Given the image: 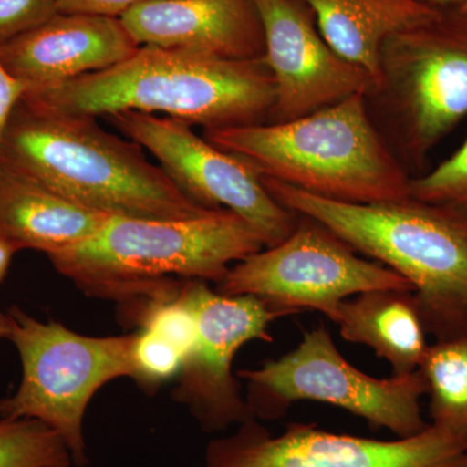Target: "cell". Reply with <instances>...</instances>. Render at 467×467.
Masks as SVG:
<instances>
[{
  "label": "cell",
  "mask_w": 467,
  "mask_h": 467,
  "mask_svg": "<svg viewBox=\"0 0 467 467\" xmlns=\"http://www.w3.org/2000/svg\"><path fill=\"white\" fill-rule=\"evenodd\" d=\"M184 294L195 315L198 337L178 376L175 399L205 431L241 426L254 416L233 376L234 358L252 340L272 343L269 326L281 316L257 297L221 294L204 281L186 279Z\"/></svg>",
  "instance_id": "obj_12"
},
{
  "label": "cell",
  "mask_w": 467,
  "mask_h": 467,
  "mask_svg": "<svg viewBox=\"0 0 467 467\" xmlns=\"http://www.w3.org/2000/svg\"><path fill=\"white\" fill-rule=\"evenodd\" d=\"M156 0H55L60 14H90L121 17L126 12L144 3Z\"/></svg>",
  "instance_id": "obj_24"
},
{
  "label": "cell",
  "mask_w": 467,
  "mask_h": 467,
  "mask_svg": "<svg viewBox=\"0 0 467 467\" xmlns=\"http://www.w3.org/2000/svg\"><path fill=\"white\" fill-rule=\"evenodd\" d=\"M133 379L144 389H155L162 382L180 376L183 358L173 344L152 331L134 333Z\"/></svg>",
  "instance_id": "obj_22"
},
{
  "label": "cell",
  "mask_w": 467,
  "mask_h": 467,
  "mask_svg": "<svg viewBox=\"0 0 467 467\" xmlns=\"http://www.w3.org/2000/svg\"><path fill=\"white\" fill-rule=\"evenodd\" d=\"M0 165L109 216L180 220L213 212L95 117L46 112L23 99L3 135Z\"/></svg>",
  "instance_id": "obj_2"
},
{
  "label": "cell",
  "mask_w": 467,
  "mask_h": 467,
  "mask_svg": "<svg viewBox=\"0 0 467 467\" xmlns=\"http://www.w3.org/2000/svg\"><path fill=\"white\" fill-rule=\"evenodd\" d=\"M373 290L413 287L306 214L284 242L234 264L217 284L221 294L251 295L281 317L318 312L333 322L343 301Z\"/></svg>",
  "instance_id": "obj_9"
},
{
  "label": "cell",
  "mask_w": 467,
  "mask_h": 467,
  "mask_svg": "<svg viewBox=\"0 0 467 467\" xmlns=\"http://www.w3.org/2000/svg\"><path fill=\"white\" fill-rule=\"evenodd\" d=\"M58 14L55 0H0V46Z\"/></svg>",
  "instance_id": "obj_23"
},
{
  "label": "cell",
  "mask_w": 467,
  "mask_h": 467,
  "mask_svg": "<svg viewBox=\"0 0 467 467\" xmlns=\"http://www.w3.org/2000/svg\"><path fill=\"white\" fill-rule=\"evenodd\" d=\"M21 251L20 247L8 239L7 236L0 234V282L7 275L8 267L11 265V261L14 259L15 254Z\"/></svg>",
  "instance_id": "obj_26"
},
{
  "label": "cell",
  "mask_w": 467,
  "mask_h": 467,
  "mask_svg": "<svg viewBox=\"0 0 467 467\" xmlns=\"http://www.w3.org/2000/svg\"><path fill=\"white\" fill-rule=\"evenodd\" d=\"M12 322L8 313H0V337H8L11 335Z\"/></svg>",
  "instance_id": "obj_28"
},
{
  "label": "cell",
  "mask_w": 467,
  "mask_h": 467,
  "mask_svg": "<svg viewBox=\"0 0 467 467\" xmlns=\"http://www.w3.org/2000/svg\"><path fill=\"white\" fill-rule=\"evenodd\" d=\"M371 121L411 178L467 116V12L438 16L392 36L379 77L365 95Z\"/></svg>",
  "instance_id": "obj_6"
},
{
  "label": "cell",
  "mask_w": 467,
  "mask_h": 467,
  "mask_svg": "<svg viewBox=\"0 0 467 467\" xmlns=\"http://www.w3.org/2000/svg\"><path fill=\"white\" fill-rule=\"evenodd\" d=\"M340 337L373 349L392 376L420 368L430 343L413 291L373 290L343 301L334 321Z\"/></svg>",
  "instance_id": "obj_17"
},
{
  "label": "cell",
  "mask_w": 467,
  "mask_h": 467,
  "mask_svg": "<svg viewBox=\"0 0 467 467\" xmlns=\"http://www.w3.org/2000/svg\"><path fill=\"white\" fill-rule=\"evenodd\" d=\"M140 47L119 17L58 12L0 46V60L30 90L109 69Z\"/></svg>",
  "instance_id": "obj_14"
},
{
  "label": "cell",
  "mask_w": 467,
  "mask_h": 467,
  "mask_svg": "<svg viewBox=\"0 0 467 467\" xmlns=\"http://www.w3.org/2000/svg\"><path fill=\"white\" fill-rule=\"evenodd\" d=\"M263 177L328 201L373 204L410 196V175L368 116L365 95L282 124L204 130Z\"/></svg>",
  "instance_id": "obj_4"
},
{
  "label": "cell",
  "mask_w": 467,
  "mask_h": 467,
  "mask_svg": "<svg viewBox=\"0 0 467 467\" xmlns=\"http://www.w3.org/2000/svg\"><path fill=\"white\" fill-rule=\"evenodd\" d=\"M275 100L265 57L229 60L153 46H140L109 69L30 88L23 97L58 115L162 113L204 130L265 124Z\"/></svg>",
  "instance_id": "obj_1"
},
{
  "label": "cell",
  "mask_w": 467,
  "mask_h": 467,
  "mask_svg": "<svg viewBox=\"0 0 467 467\" xmlns=\"http://www.w3.org/2000/svg\"><path fill=\"white\" fill-rule=\"evenodd\" d=\"M239 377L250 386L247 404L254 418L276 420L295 402L316 401L344 409L398 438L429 426L420 408L426 384L420 370L384 379L368 376L344 358L324 325L306 331L282 358L239 371Z\"/></svg>",
  "instance_id": "obj_8"
},
{
  "label": "cell",
  "mask_w": 467,
  "mask_h": 467,
  "mask_svg": "<svg viewBox=\"0 0 467 467\" xmlns=\"http://www.w3.org/2000/svg\"><path fill=\"white\" fill-rule=\"evenodd\" d=\"M107 119L158 160L186 195L202 207L238 214L259 233L265 247H275L294 232L299 214L279 204L244 160L209 143L192 125L143 112Z\"/></svg>",
  "instance_id": "obj_10"
},
{
  "label": "cell",
  "mask_w": 467,
  "mask_h": 467,
  "mask_svg": "<svg viewBox=\"0 0 467 467\" xmlns=\"http://www.w3.org/2000/svg\"><path fill=\"white\" fill-rule=\"evenodd\" d=\"M263 248L247 221L218 209L180 220L112 216L88 241L47 257L90 296L128 303L173 279L218 284L233 263Z\"/></svg>",
  "instance_id": "obj_5"
},
{
  "label": "cell",
  "mask_w": 467,
  "mask_h": 467,
  "mask_svg": "<svg viewBox=\"0 0 467 467\" xmlns=\"http://www.w3.org/2000/svg\"><path fill=\"white\" fill-rule=\"evenodd\" d=\"M66 441L30 418H0V467H72Z\"/></svg>",
  "instance_id": "obj_20"
},
{
  "label": "cell",
  "mask_w": 467,
  "mask_h": 467,
  "mask_svg": "<svg viewBox=\"0 0 467 467\" xmlns=\"http://www.w3.org/2000/svg\"><path fill=\"white\" fill-rule=\"evenodd\" d=\"M461 11L467 12V0H463L462 5L459 8Z\"/></svg>",
  "instance_id": "obj_29"
},
{
  "label": "cell",
  "mask_w": 467,
  "mask_h": 467,
  "mask_svg": "<svg viewBox=\"0 0 467 467\" xmlns=\"http://www.w3.org/2000/svg\"><path fill=\"white\" fill-rule=\"evenodd\" d=\"M418 370L425 380L431 425L467 444V335L430 344Z\"/></svg>",
  "instance_id": "obj_19"
},
{
  "label": "cell",
  "mask_w": 467,
  "mask_h": 467,
  "mask_svg": "<svg viewBox=\"0 0 467 467\" xmlns=\"http://www.w3.org/2000/svg\"><path fill=\"white\" fill-rule=\"evenodd\" d=\"M260 178L270 195L288 211L315 218L358 254L407 279L427 333L435 340L467 335L465 221L413 196L352 204Z\"/></svg>",
  "instance_id": "obj_3"
},
{
  "label": "cell",
  "mask_w": 467,
  "mask_h": 467,
  "mask_svg": "<svg viewBox=\"0 0 467 467\" xmlns=\"http://www.w3.org/2000/svg\"><path fill=\"white\" fill-rule=\"evenodd\" d=\"M410 196L467 223V138L438 167L410 180Z\"/></svg>",
  "instance_id": "obj_21"
},
{
  "label": "cell",
  "mask_w": 467,
  "mask_h": 467,
  "mask_svg": "<svg viewBox=\"0 0 467 467\" xmlns=\"http://www.w3.org/2000/svg\"><path fill=\"white\" fill-rule=\"evenodd\" d=\"M275 100L266 124H282L373 90V77L340 57L303 0H254Z\"/></svg>",
  "instance_id": "obj_13"
},
{
  "label": "cell",
  "mask_w": 467,
  "mask_h": 467,
  "mask_svg": "<svg viewBox=\"0 0 467 467\" xmlns=\"http://www.w3.org/2000/svg\"><path fill=\"white\" fill-rule=\"evenodd\" d=\"M26 88L15 77H12L0 60V146L9 119L23 99Z\"/></svg>",
  "instance_id": "obj_25"
},
{
  "label": "cell",
  "mask_w": 467,
  "mask_h": 467,
  "mask_svg": "<svg viewBox=\"0 0 467 467\" xmlns=\"http://www.w3.org/2000/svg\"><path fill=\"white\" fill-rule=\"evenodd\" d=\"M417 2L439 9H456L461 7L463 0H417Z\"/></svg>",
  "instance_id": "obj_27"
},
{
  "label": "cell",
  "mask_w": 467,
  "mask_h": 467,
  "mask_svg": "<svg viewBox=\"0 0 467 467\" xmlns=\"http://www.w3.org/2000/svg\"><path fill=\"white\" fill-rule=\"evenodd\" d=\"M119 18L140 46L229 60L265 55L263 21L254 0H156Z\"/></svg>",
  "instance_id": "obj_15"
},
{
  "label": "cell",
  "mask_w": 467,
  "mask_h": 467,
  "mask_svg": "<svg viewBox=\"0 0 467 467\" xmlns=\"http://www.w3.org/2000/svg\"><path fill=\"white\" fill-rule=\"evenodd\" d=\"M326 42L340 57L379 77L384 42L438 16L441 9L417 0H303Z\"/></svg>",
  "instance_id": "obj_18"
},
{
  "label": "cell",
  "mask_w": 467,
  "mask_h": 467,
  "mask_svg": "<svg viewBox=\"0 0 467 467\" xmlns=\"http://www.w3.org/2000/svg\"><path fill=\"white\" fill-rule=\"evenodd\" d=\"M109 217L0 165V234L20 250L48 256L75 247L99 232Z\"/></svg>",
  "instance_id": "obj_16"
},
{
  "label": "cell",
  "mask_w": 467,
  "mask_h": 467,
  "mask_svg": "<svg viewBox=\"0 0 467 467\" xmlns=\"http://www.w3.org/2000/svg\"><path fill=\"white\" fill-rule=\"evenodd\" d=\"M9 339L23 364L14 395L0 400V418H30L66 441L73 466L88 465L84 420L88 402L117 378H133L134 333L92 337L55 321L42 322L20 308L8 312Z\"/></svg>",
  "instance_id": "obj_7"
},
{
  "label": "cell",
  "mask_w": 467,
  "mask_h": 467,
  "mask_svg": "<svg viewBox=\"0 0 467 467\" xmlns=\"http://www.w3.org/2000/svg\"><path fill=\"white\" fill-rule=\"evenodd\" d=\"M205 467H467V444L431 423L420 434L377 441L301 422L273 435L252 418L209 442Z\"/></svg>",
  "instance_id": "obj_11"
}]
</instances>
